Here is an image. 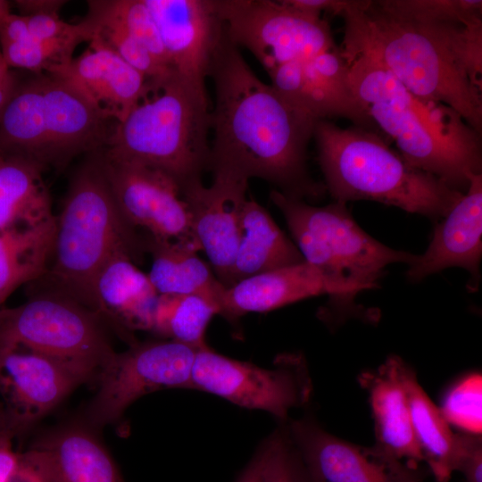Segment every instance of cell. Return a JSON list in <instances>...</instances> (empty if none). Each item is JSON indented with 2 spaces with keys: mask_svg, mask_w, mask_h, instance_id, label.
<instances>
[{
  "mask_svg": "<svg viewBox=\"0 0 482 482\" xmlns=\"http://www.w3.org/2000/svg\"><path fill=\"white\" fill-rule=\"evenodd\" d=\"M67 3L62 0H18L15 4L22 16L58 14Z\"/></svg>",
  "mask_w": 482,
  "mask_h": 482,
  "instance_id": "obj_42",
  "label": "cell"
},
{
  "mask_svg": "<svg viewBox=\"0 0 482 482\" xmlns=\"http://www.w3.org/2000/svg\"><path fill=\"white\" fill-rule=\"evenodd\" d=\"M444 419L464 433L482 432V376L470 373L445 394L440 407Z\"/></svg>",
  "mask_w": 482,
  "mask_h": 482,
  "instance_id": "obj_35",
  "label": "cell"
},
{
  "mask_svg": "<svg viewBox=\"0 0 482 482\" xmlns=\"http://www.w3.org/2000/svg\"><path fill=\"white\" fill-rule=\"evenodd\" d=\"M145 250L152 256L148 278L159 295H195L214 303L219 310L226 287L196 250L179 243L147 236Z\"/></svg>",
  "mask_w": 482,
  "mask_h": 482,
  "instance_id": "obj_26",
  "label": "cell"
},
{
  "mask_svg": "<svg viewBox=\"0 0 482 482\" xmlns=\"http://www.w3.org/2000/svg\"><path fill=\"white\" fill-rule=\"evenodd\" d=\"M345 61L356 99L378 130L395 143L401 156L465 193L470 178L481 174V134L449 106L411 94L372 59Z\"/></svg>",
  "mask_w": 482,
  "mask_h": 482,
  "instance_id": "obj_3",
  "label": "cell"
},
{
  "mask_svg": "<svg viewBox=\"0 0 482 482\" xmlns=\"http://www.w3.org/2000/svg\"><path fill=\"white\" fill-rule=\"evenodd\" d=\"M105 176L118 207L133 228L148 236L200 251L192 217L179 183L164 171L119 160L100 150Z\"/></svg>",
  "mask_w": 482,
  "mask_h": 482,
  "instance_id": "obj_13",
  "label": "cell"
},
{
  "mask_svg": "<svg viewBox=\"0 0 482 482\" xmlns=\"http://www.w3.org/2000/svg\"><path fill=\"white\" fill-rule=\"evenodd\" d=\"M10 68L7 66L0 50V79L9 71Z\"/></svg>",
  "mask_w": 482,
  "mask_h": 482,
  "instance_id": "obj_47",
  "label": "cell"
},
{
  "mask_svg": "<svg viewBox=\"0 0 482 482\" xmlns=\"http://www.w3.org/2000/svg\"><path fill=\"white\" fill-rule=\"evenodd\" d=\"M21 345L66 361L93 377L115 353L93 311L50 288L0 309V348Z\"/></svg>",
  "mask_w": 482,
  "mask_h": 482,
  "instance_id": "obj_9",
  "label": "cell"
},
{
  "mask_svg": "<svg viewBox=\"0 0 482 482\" xmlns=\"http://www.w3.org/2000/svg\"><path fill=\"white\" fill-rule=\"evenodd\" d=\"M378 4L395 15L425 21L473 24L482 21L480 0H379Z\"/></svg>",
  "mask_w": 482,
  "mask_h": 482,
  "instance_id": "obj_34",
  "label": "cell"
},
{
  "mask_svg": "<svg viewBox=\"0 0 482 482\" xmlns=\"http://www.w3.org/2000/svg\"><path fill=\"white\" fill-rule=\"evenodd\" d=\"M344 19L343 57L367 56L419 98L445 104L482 130V21H425L351 0Z\"/></svg>",
  "mask_w": 482,
  "mask_h": 482,
  "instance_id": "obj_2",
  "label": "cell"
},
{
  "mask_svg": "<svg viewBox=\"0 0 482 482\" xmlns=\"http://www.w3.org/2000/svg\"><path fill=\"white\" fill-rule=\"evenodd\" d=\"M212 171L213 182L210 187H204L198 179L186 183L180 190L189 208L200 248L217 278L228 287L249 179L227 170Z\"/></svg>",
  "mask_w": 482,
  "mask_h": 482,
  "instance_id": "obj_17",
  "label": "cell"
},
{
  "mask_svg": "<svg viewBox=\"0 0 482 482\" xmlns=\"http://www.w3.org/2000/svg\"><path fill=\"white\" fill-rule=\"evenodd\" d=\"M313 137L325 187L334 201H375L439 219L464 194L410 165L375 131L322 120Z\"/></svg>",
  "mask_w": 482,
  "mask_h": 482,
  "instance_id": "obj_4",
  "label": "cell"
},
{
  "mask_svg": "<svg viewBox=\"0 0 482 482\" xmlns=\"http://www.w3.org/2000/svg\"><path fill=\"white\" fill-rule=\"evenodd\" d=\"M18 83L16 75L11 70L0 79V114L11 99Z\"/></svg>",
  "mask_w": 482,
  "mask_h": 482,
  "instance_id": "obj_44",
  "label": "cell"
},
{
  "mask_svg": "<svg viewBox=\"0 0 482 482\" xmlns=\"http://www.w3.org/2000/svg\"><path fill=\"white\" fill-rule=\"evenodd\" d=\"M14 437L10 429L0 434V482H7L16 462L17 453L12 449Z\"/></svg>",
  "mask_w": 482,
  "mask_h": 482,
  "instance_id": "obj_43",
  "label": "cell"
},
{
  "mask_svg": "<svg viewBox=\"0 0 482 482\" xmlns=\"http://www.w3.org/2000/svg\"><path fill=\"white\" fill-rule=\"evenodd\" d=\"M74 85L107 119L122 121L148 90V79L108 48L89 42L82 54L51 72Z\"/></svg>",
  "mask_w": 482,
  "mask_h": 482,
  "instance_id": "obj_20",
  "label": "cell"
},
{
  "mask_svg": "<svg viewBox=\"0 0 482 482\" xmlns=\"http://www.w3.org/2000/svg\"><path fill=\"white\" fill-rule=\"evenodd\" d=\"M26 17L10 13L0 24V44L14 43L30 38Z\"/></svg>",
  "mask_w": 482,
  "mask_h": 482,
  "instance_id": "obj_40",
  "label": "cell"
},
{
  "mask_svg": "<svg viewBox=\"0 0 482 482\" xmlns=\"http://www.w3.org/2000/svg\"><path fill=\"white\" fill-rule=\"evenodd\" d=\"M10 13L9 3L4 0H0V24Z\"/></svg>",
  "mask_w": 482,
  "mask_h": 482,
  "instance_id": "obj_45",
  "label": "cell"
},
{
  "mask_svg": "<svg viewBox=\"0 0 482 482\" xmlns=\"http://www.w3.org/2000/svg\"><path fill=\"white\" fill-rule=\"evenodd\" d=\"M270 197L282 212L304 261L341 290L343 303H351L362 291L378 287L388 265H411L418 257L370 237L345 203L334 201L318 207L278 190L271 191Z\"/></svg>",
  "mask_w": 482,
  "mask_h": 482,
  "instance_id": "obj_8",
  "label": "cell"
},
{
  "mask_svg": "<svg viewBox=\"0 0 482 482\" xmlns=\"http://www.w3.org/2000/svg\"><path fill=\"white\" fill-rule=\"evenodd\" d=\"M3 412V407L2 404H0V414Z\"/></svg>",
  "mask_w": 482,
  "mask_h": 482,
  "instance_id": "obj_49",
  "label": "cell"
},
{
  "mask_svg": "<svg viewBox=\"0 0 482 482\" xmlns=\"http://www.w3.org/2000/svg\"><path fill=\"white\" fill-rule=\"evenodd\" d=\"M192 389L239 407L266 411L287 422L292 410L308 402L312 386L300 355L279 357L267 369L222 355L207 345L195 353Z\"/></svg>",
  "mask_w": 482,
  "mask_h": 482,
  "instance_id": "obj_11",
  "label": "cell"
},
{
  "mask_svg": "<svg viewBox=\"0 0 482 482\" xmlns=\"http://www.w3.org/2000/svg\"><path fill=\"white\" fill-rule=\"evenodd\" d=\"M43 171L28 159L0 153V230L36 227L54 218Z\"/></svg>",
  "mask_w": 482,
  "mask_h": 482,
  "instance_id": "obj_27",
  "label": "cell"
},
{
  "mask_svg": "<svg viewBox=\"0 0 482 482\" xmlns=\"http://www.w3.org/2000/svg\"><path fill=\"white\" fill-rule=\"evenodd\" d=\"M320 295H329L342 303L341 290L317 268L303 262L226 287L220 303V315L236 320L247 313L270 312Z\"/></svg>",
  "mask_w": 482,
  "mask_h": 482,
  "instance_id": "obj_22",
  "label": "cell"
},
{
  "mask_svg": "<svg viewBox=\"0 0 482 482\" xmlns=\"http://www.w3.org/2000/svg\"><path fill=\"white\" fill-rule=\"evenodd\" d=\"M401 360L391 355L377 370L362 372L358 380L369 395L375 426V445L393 457L417 466L424 457L412 430L400 375Z\"/></svg>",
  "mask_w": 482,
  "mask_h": 482,
  "instance_id": "obj_23",
  "label": "cell"
},
{
  "mask_svg": "<svg viewBox=\"0 0 482 482\" xmlns=\"http://www.w3.org/2000/svg\"><path fill=\"white\" fill-rule=\"evenodd\" d=\"M36 445L51 453L59 482H124L113 459L88 427H62Z\"/></svg>",
  "mask_w": 482,
  "mask_h": 482,
  "instance_id": "obj_28",
  "label": "cell"
},
{
  "mask_svg": "<svg viewBox=\"0 0 482 482\" xmlns=\"http://www.w3.org/2000/svg\"><path fill=\"white\" fill-rule=\"evenodd\" d=\"M196 349L173 340L135 342L100 370L87 417L94 427L118 420L140 397L167 388L192 389Z\"/></svg>",
  "mask_w": 482,
  "mask_h": 482,
  "instance_id": "obj_12",
  "label": "cell"
},
{
  "mask_svg": "<svg viewBox=\"0 0 482 482\" xmlns=\"http://www.w3.org/2000/svg\"><path fill=\"white\" fill-rule=\"evenodd\" d=\"M148 90L112 129L103 152L161 170L180 186L209 168L211 111L207 91L174 70L148 79Z\"/></svg>",
  "mask_w": 482,
  "mask_h": 482,
  "instance_id": "obj_6",
  "label": "cell"
},
{
  "mask_svg": "<svg viewBox=\"0 0 482 482\" xmlns=\"http://www.w3.org/2000/svg\"><path fill=\"white\" fill-rule=\"evenodd\" d=\"M481 237L482 174H476L461 198L435 228L426 252L409 265L408 278L420 281L446 268L461 267L470 275L469 291H476L480 281Z\"/></svg>",
  "mask_w": 482,
  "mask_h": 482,
  "instance_id": "obj_19",
  "label": "cell"
},
{
  "mask_svg": "<svg viewBox=\"0 0 482 482\" xmlns=\"http://www.w3.org/2000/svg\"><path fill=\"white\" fill-rule=\"evenodd\" d=\"M217 314L218 306L203 296L159 295L151 332L198 350L207 346L206 329Z\"/></svg>",
  "mask_w": 482,
  "mask_h": 482,
  "instance_id": "obj_30",
  "label": "cell"
},
{
  "mask_svg": "<svg viewBox=\"0 0 482 482\" xmlns=\"http://www.w3.org/2000/svg\"><path fill=\"white\" fill-rule=\"evenodd\" d=\"M308 482H418L417 466L343 440L303 417L286 422Z\"/></svg>",
  "mask_w": 482,
  "mask_h": 482,
  "instance_id": "obj_15",
  "label": "cell"
},
{
  "mask_svg": "<svg viewBox=\"0 0 482 482\" xmlns=\"http://www.w3.org/2000/svg\"><path fill=\"white\" fill-rule=\"evenodd\" d=\"M229 38L249 50L267 72L337 47L321 15L287 0H215Z\"/></svg>",
  "mask_w": 482,
  "mask_h": 482,
  "instance_id": "obj_10",
  "label": "cell"
},
{
  "mask_svg": "<svg viewBox=\"0 0 482 482\" xmlns=\"http://www.w3.org/2000/svg\"><path fill=\"white\" fill-rule=\"evenodd\" d=\"M400 375L405 390L413 434L436 482H450L478 435L454 433L403 360Z\"/></svg>",
  "mask_w": 482,
  "mask_h": 482,
  "instance_id": "obj_24",
  "label": "cell"
},
{
  "mask_svg": "<svg viewBox=\"0 0 482 482\" xmlns=\"http://www.w3.org/2000/svg\"><path fill=\"white\" fill-rule=\"evenodd\" d=\"M91 378L79 367L33 349L0 348V396L14 436L32 428Z\"/></svg>",
  "mask_w": 482,
  "mask_h": 482,
  "instance_id": "obj_14",
  "label": "cell"
},
{
  "mask_svg": "<svg viewBox=\"0 0 482 482\" xmlns=\"http://www.w3.org/2000/svg\"><path fill=\"white\" fill-rule=\"evenodd\" d=\"M6 429H10L6 422L4 411L0 414V434Z\"/></svg>",
  "mask_w": 482,
  "mask_h": 482,
  "instance_id": "obj_48",
  "label": "cell"
},
{
  "mask_svg": "<svg viewBox=\"0 0 482 482\" xmlns=\"http://www.w3.org/2000/svg\"><path fill=\"white\" fill-rule=\"evenodd\" d=\"M208 77L215 88L209 168L265 179L287 196L321 197L326 187L307 169V147L317 120L263 83L226 29Z\"/></svg>",
  "mask_w": 482,
  "mask_h": 482,
  "instance_id": "obj_1",
  "label": "cell"
},
{
  "mask_svg": "<svg viewBox=\"0 0 482 482\" xmlns=\"http://www.w3.org/2000/svg\"><path fill=\"white\" fill-rule=\"evenodd\" d=\"M54 236L55 216L36 227L0 230V305L20 286L46 274Z\"/></svg>",
  "mask_w": 482,
  "mask_h": 482,
  "instance_id": "obj_29",
  "label": "cell"
},
{
  "mask_svg": "<svg viewBox=\"0 0 482 482\" xmlns=\"http://www.w3.org/2000/svg\"><path fill=\"white\" fill-rule=\"evenodd\" d=\"M87 41L81 36L52 39H35L1 45V53L7 66L21 68L34 73L51 72L70 62L75 48Z\"/></svg>",
  "mask_w": 482,
  "mask_h": 482,
  "instance_id": "obj_33",
  "label": "cell"
},
{
  "mask_svg": "<svg viewBox=\"0 0 482 482\" xmlns=\"http://www.w3.org/2000/svg\"><path fill=\"white\" fill-rule=\"evenodd\" d=\"M29 35L35 39H52L81 36L90 40L89 30L83 21L77 24L67 23L58 14L25 16Z\"/></svg>",
  "mask_w": 482,
  "mask_h": 482,
  "instance_id": "obj_38",
  "label": "cell"
},
{
  "mask_svg": "<svg viewBox=\"0 0 482 482\" xmlns=\"http://www.w3.org/2000/svg\"><path fill=\"white\" fill-rule=\"evenodd\" d=\"M248 466L253 482H308L286 423L263 441Z\"/></svg>",
  "mask_w": 482,
  "mask_h": 482,
  "instance_id": "obj_32",
  "label": "cell"
},
{
  "mask_svg": "<svg viewBox=\"0 0 482 482\" xmlns=\"http://www.w3.org/2000/svg\"><path fill=\"white\" fill-rule=\"evenodd\" d=\"M88 11L82 20L96 42L122 58L147 79L164 77L172 70L161 66L152 54L122 26L112 13L105 0L87 2Z\"/></svg>",
  "mask_w": 482,
  "mask_h": 482,
  "instance_id": "obj_31",
  "label": "cell"
},
{
  "mask_svg": "<svg viewBox=\"0 0 482 482\" xmlns=\"http://www.w3.org/2000/svg\"><path fill=\"white\" fill-rule=\"evenodd\" d=\"M159 294L126 254L109 259L94 285L95 312L130 345L136 330L151 331Z\"/></svg>",
  "mask_w": 482,
  "mask_h": 482,
  "instance_id": "obj_21",
  "label": "cell"
},
{
  "mask_svg": "<svg viewBox=\"0 0 482 482\" xmlns=\"http://www.w3.org/2000/svg\"><path fill=\"white\" fill-rule=\"evenodd\" d=\"M7 482H59L51 453L37 445L24 453H17Z\"/></svg>",
  "mask_w": 482,
  "mask_h": 482,
  "instance_id": "obj_37",
  "label": "cell"
},
{
  "mask_svg": "<svg viewBox=\"0 0 482 482\" xmlns=\"http://www.w3.org/2000/svg\"><path fill=\"white\" fill-rule=\"evenodd\" d=\"M303 262L295 244L278 228L267 210L255 200L246 199L228 287L243 279Z\"/></svg>",
  "mask_w": 482,
  "mask_h": 482,
  "instance_id": "obj_25",
  "label": "cell"
},
{
  "mask_svg": "<svg viewBox=\"0 0 482 482\" xmlns=\"http://www.w3.org/2000/svg\"><path fill=\"white\" fill-rule=\"evenodd\" d=\"M158 27L171 69L198 88L225 33L215 0H145Z\"/></svg>",
  "mask_w": 482,
  "mask_h": 482,
  "instance_id": "obj_18",
  "label": "cell"
},
{
  "mask_svg": "<svg viewBox=\"0 0 482 482\" xmlns=\"http://www.w3.org/2000/svg\"><path fill=\"white\" fill-rule=\"evenodd\" d=\"M144 239L120 212L104 170L100 150L90 153L72 175L55 217L52 289L95 312L94 285L104 263L126 254L142 261Z\"/></svg>",
  "mask_w": 482,
  "mask_h": 482,
  "instance_id": "obj_5",
  "label": "cell"
},
{
  "mask_svg": "<svg viewBox=\"0 0 482 482\" xmlns=\"http://www.w3.org/2000/svg\"><path fill=\"white\" fill-rule=\"evenodd\" d=\"M18 83L0 114V153L28 159L44 170L104 146L109 119L65 79L35 73Z\"/></svg>",
  "mask_w": 482,
  "mask_h": 482,
  "instance_id": "obj_7",
  "label": "cell"
},
{
  "mask_svg": "<svg viewBox=\"0 0 482 482\" xmlns=\"http://www.w3.org/2000/svg\"><path fill=\"white\" fill-rule=\"evenodd\" d=\"M112 13L163 68L172 70L156 22L145 0H105Z\"/></svg>",
  "mask_w": 482,
  "mask_h": 482,
  "instance_id": "obj_36",
  "label": "cell"
},
{
  "mask_svg": "<svg viewBox=\"0 0 482 482\" xmlns=\"http://www.w3.org/2000/svg\"><path fill=\"white\" fill-rule=\"evenodd\" d=\"M458 471L461 472L466 482H482V439L481 435L475 437L462 458Z\"/></svg>",
  "mask_w": 482,
  "mask_h": 482,
  "instance_id": "obj_39",
  "label": "cell"
},
{
  "mask_svg": "<svg viewBox=\"0 0 482 482\" xmlns=\"http://www.w3.org/2000/svg\"><path fill=\"white\" fill-rule=\"evenodd\" d=\"M351 0H287V2L303 11L321 15L323 12L333 15H341Z\"/></svg>",
  "mask_w": 482,
  "mask_h": 482,
  "instance_id": "obj_41",
  "label": "cell"
},
{
  "mask_svg": "<svg viewBox=\"0 0 482 482\" xmlns=\"http://www.w3.org/2000/svg\"><path fill=\"white\" fill-rule=\"evenodd\" d=\"M237 482H253V473L250 467L247 465L245 470L242 472Z\"/></svg>",
  "mask_w": 482,
  "mask_h": 482,
  "instance_id": "obj_46",
  "label": "cell"
},
{
  "mask_svg": "<svg viewBox=\"0 0 482 482\" xmlns=\"http://www.w3.org/2000/svg\"><path fill=\"white\" fill-rule=\"evenodd\" d=\"M268 74L278 93L315 120L344 118L353 125L378 132L351 88L348 64L339 46L282 64Z\"/></svg>",
  "mask_w": 482,
  "mask_h": 482,
  "instance_id": "obj_16",
  "label": "cell"
}]
</instances>
